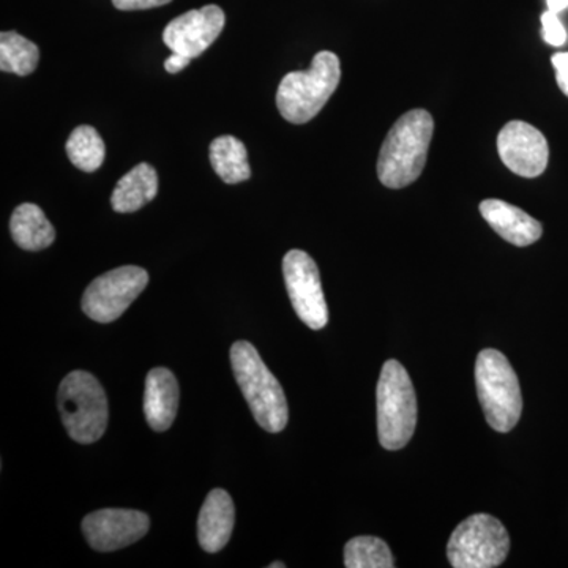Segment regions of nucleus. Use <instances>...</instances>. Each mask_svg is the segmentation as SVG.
I'll return each instance as SVG.
<instances>
[{
    "label": "nucleus",
    "mask_w": 568,
    "mask_h": 568,
    "mask_svg": "<svg viewBox=\"0 0 568 568\" xmlns=\"http://www.w3.org/2000/svg\"><path fill=\"white\" fill-rule=\"evenodd\" d=\"M170 2L171 0H112L115 9L122 11L155 9Z\"/></svg>",
    "instance_id": "24"
},
{
    "label": "nucleus",
    "mask_w": 568,
    "mask_h": 568,
    "mask_svg": "<svg viewBox=\"0 0 568 568\" xmlns=\"http://www.w3.org/2000/svg\"><path fill=\"white\" fill-rule=\"evenodd\" d=\"M231 365L254 420L268 433H280L290 420L286 395L282 384L265 366L256 347L237 342L231 347Z\"/></svg>",
    "instance_id": "2"
},
{
    "label": "nucleus",
    "mask_w": 568,
    "mask_h": 568,
    "mask_svg": "<svg viewBox=\"0 0 568 568\" xmlns=\"http://www.w3.org/2000/svg\"><path fill=\"white\" fill-rule=\"evenodd\" d=\"M478 399L493 429L508 433L518 425L523 413V395L517 373L506 355L485 349L476 362Z\"/></svg>",
    "instance_id": "5"
},
{
    "label": "nucleus",
    "mask_w": 568,
    "mask_h": 568,
    "mask_svg": "<svg viewBox=\"0 0 568 568\" xmlns=\"http://www.w3.org/2000/svg\"><path fill=\"white\" fill-rule=\"evenodd\" d=\"M179 409V384L170 369L153 368L145 377L144 416L155 432H166Z\"/></svg>",
    "instance_id": "15"
},
{
    "label": "nucleus",
    "mask_w": 568,
    "mask_h": 568,
    "mask_svg": "<svg viewBox=\"0 0 568 568\" xmlns=\"http://www.w3.org/2000/svg\"><path fill=\"white\" fill-rule=\"evenodd\" d=\"M224 21V11L219 6L186 11L164 29V44L186 58H200L223 32Z\"/></svg>",
    "instance_id": "12"
},
{
    "label": "nucleus",
    "mask_w": 568,
    "mask_h": 568,
    "mask_svg": "<svg viewBox=\"0 0 568 568\" xmlns=\"http://www.w3.org/2000/svg\"><path fill=\"white\" fill-rule=\"evenodd\" d=\"M211 163L216 175L231 185L248 181L252 175L244 142L231 134H224L212 141Z\"/></svg>",
    "instance_id": "18"
},
{
    "label": "nucleus",
    "mask_w": 568,
    "mask_h": 568,
    "mask_svg": "<svg viewBox=\"0 0 568 568\" xmlns=\"http://www.w3.org/2000/svg\"><path fill=\"white\" fill-rule=\"evenodd\" d=\"M342 80L339 59L331 51L317 52L312 67L291 71L276 92V106L287 122L302 125L315 119L334 95Z\"/></svg>",
    "instance_id": "3"
},
{
    "label": "nucleus",
    "mask_w": 568,
    "mask_h": 568,
    "mask_svg": "<svg viewBox=\"0 0 568 568\" xmlns=\"http://www.w3.org/2000/svg\"><path fill=\"white\" fill-rule=\"evenodd\" d=\"M541 26H544V40L551 47H562L567 43V31L560 22L558 13L552 11H545L541 14Z\"/></svg>",
    "instance_id": "22"
},
{
    "label": "nucleus",
    "mask_w": 568,
    "mask_h": 568,
    "mask_svg": "<svg viewBox=\"0 0 568 568\" xmlns=\"http://www.w3.org/2000/svg\"><path fill=\"white\" fill-rule=\"evenodd\" d=\"M480 213L485 222L508 244L529 246L536 244L544 234V227L536 219L506 201H484L480 204Z\"/></svg>",
    "instance_id": "14"
},
{
    "label": "nucleus",
    "mask_w": 568,
    "mask_h": 568,
    "mask_svg": "<svg viewBox=\"0 0 568 568\" xmlns=\"http://www.w3.org/2000/svg\"><path fill=\"white\" fill-rule=\"evenodd\" d=\"M39 61V47L31 40L18 32L0 33V70L28 77L36 71Z\"/></svg>",
    "instance_id": "19"
},
{
    "label": "nucleus",
    "mask_w": 568,
    "mask_h": 568,
    "mask_svg": "<svg viewBox=\"0 0 568 568\" xmlns=\"http://www.w3.org/2000/svg\"><path fill=\"white\" fill-rule=\"evenodd\" d=\"M59 410L71 439L93 444L108 428V398L102 384L88 372L70 373L58 395Z\"/></svg>",
    "instance_id": "6"
},
{
    "label": "nucleus",
    "mask_w": 568,
    "mask_h": 568,
    "mask_svg": "<svg viewBox=\"0 0 568 568\" xmlns=\"http://www.w3.org/2000/svg\"><path fill=\"white\" fill-rule=\"evenodd\" d=\"M286 566H284V564L282 562H274V564H271V566H268V568H284Z\"/></svg>",
    "instance_id": "27"
},
{
    "label": "nucleus",
    "mask_w": 568,
    "mask_h": 568,
    "mask_svg": "<svg viewBox=\"0 0 568 568\" xmlns=\"http://www.w3.org/2000/svg\"><path fill=\"white\" fill-rule=\"evenodd\" d=\"M149 274L136 265H123L93 280L82 295V312L95 323H114L140 297Z\"/></svg>",
    "instance_id": "8"
},
{
    "label": "nucleus",
    "mask_w": 568,
    "mask_h": 568,
    "mask_svg": "<svg viewBox=\"0 0 568 568\" xmlns=\"http://www.w3.org/2000/svg\"><path fill=\"white\" fill-rule=\"evenodd\" d=\"M10 233L14 244L28 252H40L55 241V230L43 211L36 204H21L10 220Z\"/></svg>",
    "instance_id": "17"
},
{
    "label": "nucleus",
    "mask_w": 568,
    "mask_h": 568,
    "mask_svg": "<svg viewBox=\"0 0 568 568\" xmlns=\"http://www.w3.org/2000/svg\"><path fill=\"white\" fill-rule=\"evenodd\" d=\"M510 551V537L491 515L477 514L459 523L447 545V558L455 568L499 567Z\"/></svg>",
    "instance_id": "7"
},
{
    "label": "nucleus",
    "mask_w": 568,
    "mask_h": 568,
    "mask_svg": "<svg viewBox=\"0 0 568 568\" xmlns=\"http://www.w3.org/2000/svg\"><path fill=\"white\" fill-rule=\"evenodd\" d=\"M81 528L95 551L110 552L141 540L151 528V519L129 508H102L82 519Z\"/></svg>",
    "instance_id": "10"
},
{
    "label": "nucleus",
    "mask_w": 568,
    "mask_h": 568,
    "mask_svg": "<svg viewBox=\"0 0 568 568\" xmlns=\"http://www.w3.org/2000/svg\"><path fill=\"white\" fill-rule=\"evenodd\" d=\"M435 121L425 110L403 114L387 133L377 160V178L387 189H405L420 178Z\"/></svg>",
    "instance_id": "1"
},
{
    "label": "nucleus",
    "mask_w": 568,
    "mask_h": 568,
    "mask_svg": "<svg viewBox=\"0 0 568 568\" xmlns=\"http://www.w3.org/2000/svg\"><path fill=\"white\" fill-rule=\"evenodd\" d=\"M159 193V174L151 164L141 163L115 185L111 205L115 212L132 213L151 203Z\"/></svg>",
    "instance_id": "16"
},
{
    "label": "nucleus",
    "mask_w": 568,
    "mask_h": 568,
    "mask_svg": "<svg viewBox=\"0 0 568 568\" xmlns=\"http://www.w3.org/2000/svg\"><path fill=\"white\" fill-rule=\"evenodd\" d=\"M190 62H192V59L179 54V52H173V54L166 59V62H164V69L171 74L181 73L183 69L190 65Z\"/></svg>",
    "instance_id": "25"
},
{
    "label": "nucleus",
    "mask_w": 568,
    "mask_h": 568,
    "mask_svg": "<svg viewBox=\"0 0 568 568\" xmlns=\"http://www.w3.org/2000/svg\"><path fill=\"white\" fill-rule=\"evenodd\" d=\"M235 508L224 489H213L205 497L197 518V540L205 552H219L226 547L234 530Z\"/></svg>",
    "instance_id": "13"
},
{
    "label": "nucleus",
    "mask_w": 568,
    "mask_h": 568,
    "mask_svg": "<svg viewBox=\"0 0 568 568\" xmlns=\"http://www.w3.org/2000/svg\"><path fill=\"white\" fill-rule=\"evenodd\" d=\"M67 155L78 170L93 173L102 166L106 148L93 126L81 125L73 130L67 141Z\"/></svg>",
    "instance_id": "20"
},
{
    "label": "nucleus",
    "mask_w": 568,
    "mask_h": 568,
    "mask_svg": "<svg viewBox=\"0 0 568 568\" xmlns=\"http://www.w3.org/2000/svg\"><path fill=\"white\" fill-rule=\"evenodd\" d=\"M548 3V10L552 11V13H560V11H564L568 9V0H547Z\"/></svg>",
    "instance_id": "26"
},
{
    "label": "nucleus",
    "mask_w": 568,
    "mask_h": 568,
    "mask_svg": "<svg viewBox=\"0 0 568 568\" xmlns=\"http://www.w3.org/2000/svg\"><path fill=\"white\" fill-rule=\"evenodd\" d=\"M551 62L555 65L559 89L568 97V52H558L552 55Z\"/></svg>",
    "instance_id": "23"
},
{
    "label": "nucleus",
    "mask_w": 568,
    "mask_h": 568,
    "mask_svg": "<svg viewBox=\"0 0 568 568\" xmlns=\"http://www.w3.org/2000/svg\"><path fill=\"white\" fill-rule=\"evenodd\" d=\"M377 436L387 450L406 447L416 432L417 398L405 366L387 361L377 383Z\"/></svg>",
    "instance_id": "4"
},
{
    "label": "nucleus",
    "mask_w": 568,
    "mask_h": 568,
    "mask_svg": "<svg viewBox=\"0 0 568 568\" xmlns=\"http://www.w3.org/2000/svg\"><path fill=\"white\" fill-rule=\"evenodd\" d=\"M283 276L291 304L302 323L313 331L324 328L328 310L315 260L302 250H291L283 257Z\"/></svg>",
    "instance_id": "9"
},
{
    "label": "nucleus",
    "mask_w": 568,
    "mask_h": 568,
    "mask_svg": "<svg viewBox=\"0 0 568 568\" xmlns=\"http://www.w3.org/2000/svg\"><path fill=\"white\" fill-rule=\"evenodd\" d=\"M347 568H394V556L386 541L372 536L354 537L345 547Z\"/></svg>",
    "instance_id": "21"
},
{
    "label": "nucleus",
    "mask_w": 568,
    "mask_h": 568,
    "mask_svg": "<svg viewBox=\"0 0 568 568\" xmlns=\"http://www.w3.org/2000/svg\"><path fill=\"white\" fill-rule=\"evenodd\" d=\"M497 152L508 170L521 178H538L548 166L549 149L544 133L523 121L508 122L500 130Z\"/></svg>",
    "instance_id": "11"
}]
</instances>
